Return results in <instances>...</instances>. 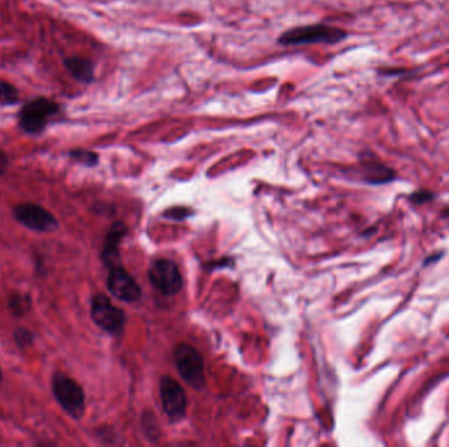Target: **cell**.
<instances>
[{
	"label": "cell",
	"instance_id": "18",
	"mask_svg": "<svg viewBox=\"0 0 449 447\" xmlns=\"http://www.w3.org/2000/svg\"><path fill=\"white\" fill-rule=\"evenodd\" d=\"M7 168H8V159H7V155L4 154V151L0 149V175H4Z\"/></svg>",
	"mask_w": 449,
	"mask_h": 447
},
{
	"label": "cell",
	"instance_id": "5",
	"mask_svg": "<svg viewBox=\"0 0 449 447\" xmlns=\"http://www.w3.org/2000/svg\"><path fill=\"white\" fill-rule=\"evenodd\" d=\"M91 317L95 324L109 335H120L125 326V314L104 294H96L91 300Z\"/></svg>",
	"mask_w": 449,
	"mask_h": 447
},
{
	"label": "cell",
	"instance_id": "16",
	"mask_svg": "<svg viewBox=\"0 0 449 447\" xmlns=\"http://www.w3.org/2000/svg\"><path fill=\"white\" fill-rule=\"evenodd\" d=\"M13 338L20 349H27L35 343V336L27 328H18L13 333Z\"/></svg>",
	"mask_w": 449,
	"mask_h": 447
},
{
	"label": "cell",
	"instance_id": "11",
	"mask_svg": "<svg viewBox=\"0 0 449 447\" xmlns=\"http://www.w3.org/2000/svg\"><path fill=\"white\" fill-rule=\"evenodd\" d=\"M126 227L121 222H117L112 226L111 231L107 235L105 242H104L103 252H102V259L104 264L112 269L114 267L120 265V252L119 247L121 243L122 238L126 233Z\"/></svg>",
	"mask_w": 449,
	"mask_h": 447
},
{
	"label": "cell",
	"instance_id": "4",
	"mask_svg": "<svg viewBox=\"0 0 449 447\" xmlns=\"http://www.w3.org/2000/svg\"><path fill=\"white\" fill-rule=\"evenodd\" d=\"M59 109V105L47 97H37L25 104L19 113L20 128L28 134H40Z\"/></svg>",
	"mask_w": 449,
	"mask_h": 447
},
{
	"label": "cell",
	"instance_id": "19",
	"mask_svg": "<svg viewBox=\"0 0 449 447\" xmlns=\"http://www.w3.org/2000/svg\"><path fill=\"white\" fill-rule=\"evenodd\" d=\"M443 255H444V252H436V253L431 255V256H429V257L424 260V265H429V264H432V262H435V261L440 260V259L443 257Z\"/></svg>",
	"mask_w": 449,
	"mask_h": 447
},
{
	"label": "cell",
	"instance_id": "15",
	"mask_svg": "<svg viewBox=\"0 0 449 447\" xmlns=\"http://www.w3.org/2000/svg\"><path fill=\"white\" fill-rule=\"evenodd\" d=\"M18 103H19L18 90L8 82H0V105H13Z\"/></svg>",
	"mask_w": 449,
	"mask_h": 447
},
{
	"label": "cell",
	"instance_id": "21",
	"mask_svg": "<svg viewBox=\"0 0 449 447\" xmlns=\"http://www.w3.org/2000/svg\"><path fill=\"white\" fill-rule=\"evenodd\" d=\"M3 381V373H1V369H0V383Z\"/></svg>",
	"mask_w": 449,
	"mask_h": 447
},
{
	"label": "cell",
	"instance_id": "17",
	"mask_svg": "<svg viewBox=\"0 0 449 447\" xmlns=\"http://www.w3.org/2000/svg\"><path fill=\"white\" fill-rule=\"evenodd\" d=\"M433 198L435 195L429 189H419L409 196V201L414 205H423V204L431 202Z\"/></svg>",
	"mask_w": 449,
	"mask_h": 447
},
{
	"label": "cell",
	"instance_id": "12",
	"mask_svg": "<svg viewBox=\"0 0 449 447\" xmlns=\"http://www.w3.org/2000/svg\"><path fill=\"white\" fill-rule=\"evenodd\" d=\"M65 67L70 75L80 83L88 84L94 80L95 66L85 56H70L65 59Z\"/></svg>",
	"mask_w": 449,
	"mask_h": 447
},
{
	"label": "cell",
	"instance_id": "10",
	"mask_svg": "<svg viewBox=\"0 0 449 447\" xmlns=\"http://www.w3.org/2000/svg\"><path fill=\"white\" fill-rule=\"evenodd\" d=\"M365 181L369 184H386L395 180V171L384 164L373 152L365 151L360 155Z\"/></svg>",
	"mask_w": 449,
	"mask_h": 447
},
{
	"label": "cell",
	"instance_id": "6",
	"mask_svg": "<svg viewBox=\"0 0 449 447\" xmlns=\"http://www.w3.org/2000/svg\"><path fill=\"white\" fill-rule=\"evenodd\" d=\"M150 283L164 295L178 294L183 288V277L174 261L155 260L149 269Z\"/></svg>",
	"mask_w": 449,
	"mask_h": 447
},
{
	"label": "cell",
	"instance_id": "1",
	"mask_svg": "<svg viewBox=\"0 0 449 447\" xmlns=\"http://www.w3.org/2000/svg\"><path fill=\"white\" fill-rule=\"evenodd\" d=\"M347 38L343 29L326 24H314L284 32L279 37V44L284 47H301L311 44H337Z\"/></svg>",
	"mask_w": 449,
	"mask_h": 447
},
{
	"label": "cell",
	"instance_id": "20",
	"mask_svg": "<svg viewBox=\"0 0 449 447\" xmlns=\"http://www.w3.org/2000/svg\"><path fill=\"white\" fill-rule=\"evenodd\" d=\"M441 215H443V216H445V218H449V207H447V209L441 213Z\"/></svg>",
	"mask_w": 449,
	"mask_h": 447
},
{
	"label": "cell",
	"instance_id": "7",
	"mask_svg": "<svg viewBox=\"0 0 449 447\" xmlns=\"http://www.w3.org/2000/svg\"><path fill=\"white\" fill-rule=\"evenodd\" d=\"M13 215L19 223L37 233H53L58 230L56 216L42 206L25 202L13 209Z\"/></svg>",
	"mask_w": 449,
	"mask_h": 447
},
{
	"label": "cell",
	"instance_id": "14",
	"mask_svg": "<svg viewBox=\"0 0 449 447\" xmlns=\"http://www.w3.org/2000/svg\"><path fill=\"white\" fill-rule=\"evenodd\" d=\"M68 157L74 161H78L87 167H94L99 161L97 154L94 151H88V149H73L68 152Z\"/></svg>",
	"mask_w": 449,
	"mask_h": 447
},
{
	"label": "cell",
	"instance_id": "8",
	"mask_svg": "<svg viewBox=\"0 0 449 447\" xmlns=\"http://www.w3.org/2000/svg\"><path fill=\"white\" fill-rule=\"evenodd\" d=\"M160 400L163 410L171 421L184 419L187 410V396L183 387L175 379L163 376L160 379Z\"/></svg>",
	"mask_w": 449,
	"mask_h": 447
},
{
	"label": "cell",
	"instance_id": "3",
	"mask_svg": "<svg viewBox=\"0 0 449 447\" xmlns=\"http://www.w3.org/2000/svg\"><path fill=\"white\" fill-rule=\"evenodd\" d=\"M175 364L183 381L191 387L201 390L205 386L204 360L193 346L180 344L175 349Z\"/></svg>",
	"mask_w": 449,
	"mask_h": 447
},
{
	"label": "cell",
	"instance_id": "9",
	"mask_svg": "<svg viewBox=\"0 0 449 447\" xmlns=\"http://www.w3.org/2000/svg\"><path fill=\"white\" fill-rule=\"evenodd\" d=\"M107 285L109 293L114 298L120 299L126 303L137 302L142 295L140 285L121 265H117L111 269Z\"/></svg>",
	"mask_w": 449,
	"mask_h": 447
},
{
	"label": "cell",
	"instance_id": "13",
	"mask_svg": "<svg viewBox=\"0 0 449 447\" xmlns=\"http://www.w3.org/2000/svg\"><path fill=\"white\" fill-rule=\"evenodd\" d=\"M32 308V298L27 294L13 293L8 297V310L13 317L27 315Z\"/></svg>",
	"mask_w": 449,
	"mask_h": 447
},
{
	"label": "cell",
	"instance_id": "2",
	"mask_svg": "<svg viewBox=\"0 0 449 447\" xmlns=\"http://www.w3.org/2000/svg\"><path fill=\"white\" fill-rule=\"evenodd\" d=\"M52 391L67 415L79 420L85 415V391L73 378L64 373H56L52 379Z\"/></svg>",
	"mask_w": 449,
	"mask_h": 447
}]
</instances>
